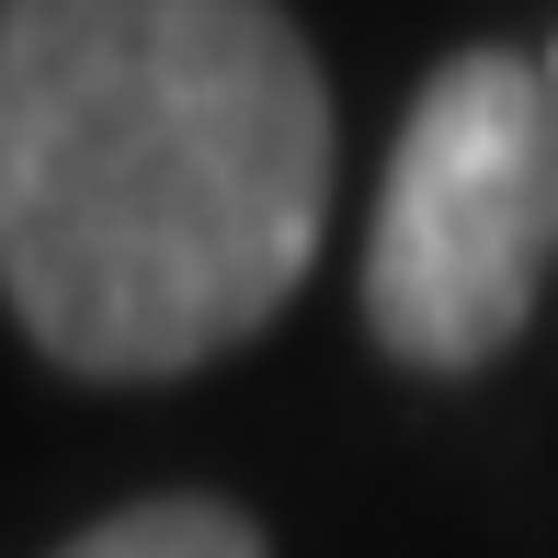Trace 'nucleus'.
<instances>
[{
  "instance_id": "obj_2",
  "label": "nucleus",
  "mask_w": 558,
  "mask_h": 558,
  "mask_svg": "<svg viewBox=\"0 0 558 558\" xmlns=\"http://www.w3.org/2000/svg\"><path fill=\"white\" fill-rule=\"evenodd\" d=\"M558 251V104L513 46H456L399 114L365 217V331L411 376H478L524 342Z\"/></svg>"
},
{
  "instance_id": "obj_3",
  "label": "nucleus",
  "mask_w": 558,
  "mask_h": 558,
  "mask_svg": "<svg viewBox=\"0 0 558 558\" xmlns=\"http://www.w3.org/2000/svg\"><path fill=\"white\" fill-rule=\"evenodd\" d=\"M58 558H274L263 524L240 501H206V490H160V501H125L92 536H69Z\"/></svg>"
},
{
  "instance_id": "obj_1",
  "label": "nucleus",
  "mask_w": 558,
  "mask_h": 558,
  "mask_svg": "<svg viewBox=\"0 0 558 558\" xmlns=\"http://www.w3.org/2000/svg\"><path fill=\"white\" fill-rule=\"evenodd\" d=\"M331 148L286 0H0V296L92 388L274 331L331 228Z\"/></svg>"
},
{
  "instance_id": "obj_4",
  "label": "nucleus",
  "mask_w": 558,
  "mask_h": 558,
  "mask_svg": "<svg viewBox=\"0 0 558 558\" xmlns=\"http://www.w3.org/2000/svg\"><path fill=\"white\" fill-rule=\"evenodd\" d=\"M547 104H558V46H547Z\"/></svg>"
}]
</instances>
